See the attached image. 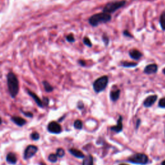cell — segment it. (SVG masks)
<instances>
[{"label":"cell","mask_w":165,"mask_h":165,"mask_svg":"<svg viewBox=\"0 0 165 165\" xmlns=\"http://www.w3.org/2000/svg\"><path fill=\"white\" fill-rule=\"evenodd\" d=\"M163 74L165 75V68L163 69Z\"/></svg>","instance_id":"d590c367"},{"label":"cell","mask_w":165,"mask_h":165,"mask_svg":"<svg viewBox=\"0 0 165 165\" xmlns=\"http://www.w3.org/2000/svg\"><path fill=\"white\" fill-rule=\"evenodd\" d=\"M27 92H28V94H29L30 97H32L33 98L34 100L35 101V102H36V104L39 106V107H42V108L44 107L42 100L40 99V98L36 94L32 92H31L30 90H27Z\"/></svg>","instance_id":"5bb4252c"},{"label":"cell","mask_w":165,"mask_h":165,"mask_svg":"<svg viewBox=\"0 0 165 165\" xmlns=\"http://www.w3.org/2000/svg\"><path fill=\"white\" fill-rule=\"evenodd\" d=\"M6 160L8 163L14 164L17 162V158L14 153H9V154L7 155Z\"/></svg>","instance_id":"2e32d148"},{"label":"cell","mask_w":165,"mask_h":165,"mask_svg":"<svg viewBox=\"0 0 165 165\" xmlns=\"http://www.w3.org/2000/svg\"><path fill=\"white\" fill-rule=\"evenodd\" d=\"M161 165H165V160L163 161L161 163Z\"/></svg>","instance_id":"e575fe53"},{"label":"cell","mask_w":165,"mask_h":165,"mask_svg":"<svg viewBox=\"0 0 165 165\" xmlns=\"http://www.w3.org/2000/svg\"><path fill=\"white\" fill-rule=\"evenodd\" d=\"M23 114H24L25 116H26L27 117H32L33 116V114L31 112H23Z\"/></svg>","instance_id":"d6a6232c"},{"label":"cell","mask_w":165,"mask_h":165,"mask_svg":"<svg viewBox=\"0 0 165 165\" xmlns=\"http://www.w3.org/2000/svg\"><path fill=\"white\" fill-rule=\"evenodd\" d=\"M48 130L52 133H60L62 131V128L61 125L56 121H52L48 125Z\"/></svg>","instance_id":"52a82bcc"},{"label":"cell","mask_w":165,"mask_h":165,"mask_svg":"<svg viewBox=\"0 0 165 165\" xmlns=\"http://www.w3.org/2000/svg\"><path fill=\"white\" fill-rule=\"evenodd\" d=\"M108 83V77L107 76H101L94 82L93 88L96 93H100L107 88Z\"/></svg>","instance_id":"277c9868"},{"label":"cell","mask_w":165,"mask_h":165,"mask_svg":"<svg viewBox=\"0 0 165 165\" xmlns=\"http://www.w3.org/2000/svg\"><path fill=\"white\" fill-rule=\"evenodd\" d=\"M43 86H44V88H45L46 92H51L53 91L54 88L52 87V86H51V85L49 83V82L45 81L43 82Z\"/></svg>","instance_id":"ffe728a7"},{"label":"cell","mask_w":165,"mask_h":165,"mask_svg":"<svg viewBox=\"0 0 165 165\" xmlns=\"http://www.w3.org/2000/svg\"><path fill=\"white\" fill-rule=\"evenodd\" d=\"M57 158L58 157L57 156L56 154H51L49 156V161H50L51 163H56L57 161Z\"/></svg>","instance_id":"603a6c76"},{"label":"cell","mask_w":165,"mask_h":165,"mask_svg":"<svg viewBox=\"0 0 165 165\" xmlns=\"http://www.w3.org/2000/svg\"><path fill=\"white\" fill-rule=\"evenodd\" d=\"M11 120L13 121V123L19 126V127H22V126L25 125L26 124V121L21 117L13 116L11 117Z\"/></svg>","instance_id":"9a60e30c"},{"label":"cell","mask_w":165,"mask_h":165,"mask_svg":"<svg viewBox=\"0 0 165 165\" xmlns=\"http://www.w3.org/2000/svg\"><path fill=\"white\" fill-rule=\"evenodd\" d=\"M158 70V66L156 64H150L145 66L144 69V73L150 75V74H155Z\"/></svg>","instance_id":"30bf717a"},{"label":"cell","mask_w":165,"mask_h":165,"mask_svg":"<svg viewBox=\"0 0 165 165\" xmlns=\"http://www.w3.org/2000/svg\"><path fill=\"white\" fill-rule=\"evenodd\" d=\"M84 104L83 103H82V101H80L79 102H78V103H77V108L78 109H80V110H82V109H83L84 108Z\"/></svg>","instance_id":"f546056e"},{"label":"cell","mask_w":165,"mask_h":165,"mask_svg":"<svg viewBox=\"0 0 165 165\" xmlns=\"http://www.w3.org/2000/svg\"><path fill=\"white\" fill-rule=\"evenodd\" d=\"M78 63H79L82 66H85L86 65V63L83 60H79L78 61Z\"/></svg>","instance_id":"836d02e7"},{"label":"cell","mask_w":165,"mask_h":165,"mask_svg":"<svg viewBox=\"0 0 165 165\" xmlns=\"http://www.w3.org/2000/svg\"><path fill=\"white\" fill-rule=\"evenodd\" d=\"M56 155L58 158H63L65 155V152L63 148H59L56 150Z\"/></svg>","instance_id":"7402d4cb"},{"label":"cell","mask_w":165,"mask_h":165,"mask_svg":"<svg viewBox=\"0 0 165 165\" xmlns=\"http://www.w3.org/2000/svg\"><path fill=\"white\" fill-rule=\"evenodd\" d=\"M141 123V119H138L137 121H136V129L137 130L139 128V126Z\"/></svg>","instance_id":"1f68e13d"},{"label":"cell","mask_w":165,"mask_h":165,"mask_svg":"<svg viewBox=\"0 0 165 165\" xmlns=\"http://www.w3.org/2000/svg\"><path fill=\"white\" fill-rule=\"evenodd\" d=\"M120 94H121V90L119 89H116L113 90L110 92V100L113 102H116L119 99L120 97Z\"/></svg>","instance_id":"7c38bea8"},{"label":"cell","mask_w":165,"mask_h":165,"mask_svg":"<svg viewBox=\"0 0 165 165\" xmlns=\"http://www.w3.org/2000/svg\"><path fill=\"white\" fill-rule=\"evenodd\" d=\"M158 106H159V108H165V97L161 98V99L159 101Z\"/></svg>","instance_id":"484cf974"},{"label":"cell","mask_w":165,"mask_h":165,"mask_svg":"<svg viewBox=\"0 0 165 165\" xmlns=\"http://www.w3.org/2000/svg\"><path fill=\"white\" fill-rule=\"evenodd\" d=\"M1 119L0 118V124H1Z\"/></svg>","instance_id":"f35d334b"},{"label":"cell","mask_w":165,"mask_h":165,"mask_svg":"<svg viewBox=\"0 0 165 165\" xmlns=\"http://www.w3.org/2000/svg\"><path fill=\"white\" fill-rule=\"evenodd\" d=\"M119 165H128V164H120Z\"/></svg>","instance_id":"74e56055"},{"label":"cell","mask_w":165,"mask_h":165,"mask_svg":"<svg viewBox=\"0 0 165 165\" xmlns=\"http://www.w3.org/2000/svg\"><path fill=\"white\" fill-rule=\"evenodd\" d=\"M158 100V96L157 95H150L148 96L143 102V105L144 107L150 108L154 105V103Z\"/></svg>","instance_id":"ba28073f"},{"label":"cell","mask_w":165,"mask_h":165,"mask_svg":"<svg viewBox=\"0 0 165 165\" xmlns=\"http://www.w3.org/2000/svg\"><path fill=\"white\" fill-rule=\"evenodd\" d=\"M102 39H103V41L105 43V45L106 46H107L108 45V43H109V41H110V40H109V38L107 36H105V35H103V38H102Z\"/></svg>","instance_id":"83f0119b"},{"label":"cell","mask_w":165,"mask_h":165,"mask_svg":"<svg viewBox=\"0 0 165 165\" xmlns=\"http://www.w3.org/2000/svg\"><path fill=\"white\" fill-rule=\"evenodd\" d=\"M129 56H130V57L131 58H132L133 60H139V59L141 57H142L143 54L138 50H137V49H132L131 50H130Z\"/></svg>","instance_id":"8fae6325"},{"label":"cell","mask_w":165,"mask_h":165,"mask_svg":"<svg viewBox=\"0 0 165 165\" xmlns=\"http://www.w3.org/2000/svg\"><path fill=\"white\" fill-rule=\"evenodd\" d=\"M83 43L85 45L88 46V47H91L92 46V43H91V41H90V39L88 37H85L83 38Z\"/></svg>","instance_id":"d4e9b609"},{"label":"cell","mask_w":165,"mask_h":165,"mask_svg":"<svg viewBox=\"0 0 165 165\" xmlns=\"http://www.w3.org/2000/svg\"><path fill=\"white\" fill-rule=\"evenodd\" d=\"M38 150V148L35 145H29L25 150L24 158L25 159H29L36 154Z\"/></svg>","instance_id":"8992f818"},{"label":"cell","mask_w":165,"mask_h":165,"mask_svg":"<svg viewBox=\"0 0 165 165\" xmlns=\"http://www.w3.org/2000/svg\"><path fill=\"white\" fill-rule=\"evenodd\" d=\"M40 164H41V165H46V164H45V163H41Z\"/></svg>","instance_id":"8d00e7d4"},{"label":"cell","mask_w":165,"mask_h":165,"mask_svg":"<svg viewBox=\"0 0 165 165\" xmlns=\"http://www.w3.org/2000/svg\"><path fill=\"white\" fill-rule=\"evenodd\" d=\"M121 65H122L123 67L125 68H133L135 67L137 65V63L133 62H128V61H123L121 63Z\"/></svg>","instance_id":"ac0fdd59"},{"label":"cell","mask_w":165,"mask_h":165,"mask_svg":"<svg viewBox=\"0 0 165 165\" xmlns=\"http://www.w3.org/2000/svg\"><path fill=\"white\" fill-rule=\"evenodd\" d=\"M94 164V159L91 155H88L85 156L83 158L82 161V165H93Z\"/></svg>","instance_id":"e0dca14e"},{"label":"cell","mask_w":165,"mask_h":165,"mask_svg":"<svg viewBox=\"0 0 165 165\" xmlns=\"http://www.w3.org/2000/svg\"><path fill=\"white\" fill-rule=\"evenodd\" d=\"M40 134H39V133H38L36 132L32 133H31V135H30V138L34 141L38 140L39 139H40Z\"/></svg>","instance_id":"cb8c5ba5"},{"label":"cell","mask_w":165,"mask_h":165,"mask_svg":"<svg viewBox=\"0 0 165 165\" xmlns=\"http://www.w3.org/2000/svg\"><path fill=\"white\" fill-rule=\"evenodd\" d=\"M127 161L132 164L145 165L148 163L149 159L148 157L146 154H141V153H136V154L129 157V158L127 159Z\"/></svg>","instance_id":"5b68a950"},{"label":"cell","mask_w":165,"mask_h":165,"mask_svg":"<svg viewBox=\"0 0 165 165\" xmlns=\"http://www.w3.org/2000/svg\"><path fill=\"white\" fill-rule=\"evenodd\" d=\"M8 89L10 96L14 98L19 92V81L17 76L13 72H9L7 75Z\"/></svg>","instance_id":"6da1fadb"},{"label":"cell","mask_w":165,"mask_h":165,"mask_svg":"<svg viewBox=\"0 0 165 165\" xmlns=\"http://www.w3.org/2000/svg\"><path fill=\"white\" fill-rule=\"evenodd\" d=\"M66 40H67L69 42H70V43H73L75 41V38H74V36L72 34H69L67 36H66Z\"/></svg>","instance_id":"4316f807"},{"label":"cell","mask_w":165,"mask_h":165,"mask_svg":"<svg viewBox=\"0 0 165 165\" xmlns=\"http://www.w3.org/2000/svg\"><path fill=\"white\" fill-rule=\"evenodd\" d=\"M74 127L77 130L82 129V122L80 119L76 120L74 123Z\"/></svg>","instance_id":"44dd1931"},{"label":"cell","mask_w":165,"mask_h":165,"mask_svg":"<svg viewBox=\"0 0 165 165\" xmlns=\"http://www.w3.org/2000/svg\"><path fill=\"white\" fill-rule=\"evenodd\" d=\"M69 152L73 156L75 157L76 158H79V159H83L85 155V154L82 153L81 151L77 150V149L76 148H71L69 149Z\"/></svg>","instance_id":"4fadbf2b"},{"label":"cell","mask_w":165,"mask_h":165,"mask_svg":"<svg viewBox=\"0 0 165 165\" xmlns=\"http://www.w3.org/2000/svg\"><path fill=\"white\" fill-rule=\"evenodd\" d=\"M123 34L125 36H127V37H129V38H133V36H132V34H131L130 33L128 30H124Z\"/></svg>","instance_id":"4dcf8cb0"},{"label":"cell","mask_w":165,"mask_h":165,"mask_svg":"<svg viewBox=\"0 0 165 165\" xmlns=\"http://www.w3.org/2000/svg\"><path fill=\"white\" fill-rule=\"evenodd\" d=\"M159 23L162 30L165 31V12H163V13L161 14Z\"/></svg>","instance_id":"d6986e66"},{"label":"cell","mask_w":165,"mask_h":165,"mask_svg":"<svg viewBox=\"0 0 165 165\" xmlns=\"http://www.w3.org/2000/svg\"><path fill=\"white\" fill-rule=\"evenodd\" d=\"M123 117L120 116L118 120H117V123L116 125L113 126L110 128L112 131L116 133H120L123 131Z\"/></svg>","instance_id":"9c48e42d"},{"label":"cell","mask_w":165,"mask_h":165,"mask_svg":"<svg viewBox=\"0 0 165 165\" xmlns=\"http://www.w3.org/2000/svg\"><path fill=\"white\" fill-rule=\"evenodd\" d=\"M112 19V16L110 14L101 13L94 14L88 19V23L92 27H97L102 23H108Z\"/></svg>","instance_id":"7a4b0ae2"},{"label":"cell","mask_w":165,"mask_h":165,"mask_svg":"<svg viewBox=\"0 0 165 165\" xmlns=\"http://www.w3.org/2000/svg\"><path fill=\"white\" fill-rule=\"evenodd\" d=\"M42 101L44 106H47L49 103V99L48 97H43V99L42 100Z\"/></svg>","instance_id":"f1b7e54d"},{"label":"cell","mask_w":165,"mask_h":165,"mask_svg":"<svg viewBox=\"0 0 165 165\" xmlns=\"http://www.w3.org/2000/svg\"><path fill=\"white\" fill-rule=\"evenodd\" d=\"M126 3H127V1L125 0H119V1H113L109 2L104 7L103 12L107 14L113 13L116 10L121 9V7H123Z\"/></svg>","instance_id":"3957f363"}]
</instances>
